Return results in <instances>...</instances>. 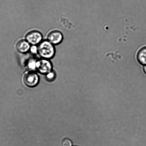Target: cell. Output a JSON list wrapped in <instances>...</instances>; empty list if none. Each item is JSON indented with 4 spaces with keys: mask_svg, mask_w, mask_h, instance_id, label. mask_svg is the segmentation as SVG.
I'll use <instances>...</instances> for the list:
<instances>
[{
    "mask_svg": "<svg viewBox=\"0 0 146 146\" xmlns=\"http://www.w3.org/2000/svg\"><path fill=\"white\" fill-rule=\"evenodd\" d=\"M25 39L30 44L36 45L42 42V35L38 31H32L27 34Z\"/></svg>",
    "mask_w": 146,
    "mask_h": 146,
    "instance_id": "obj_3",
    "label": "cell"
},
{
    "mask_svg": "<svg viewBox=\"0 0 146 146\" xmlns=\"http://www.w3.org/2000/svg\"></svg>",
    "mask_w": 146,
    "mask_h": 146,
    "instance_id": "obj_13",
    "label": "cell"
},
{
    "mask_svg": "<svg viewBox=\"0 0 146 146\" xmlns=\"http://www.w3.org/2000/svg\"><path fill=\"white\" fill-rule=\"evenodd\" d=\"M62 146H72L71 140L68 139H65L62 141Z\"/></svg>",
    "mask_w": 146,
    "mask_h": 146,
    "instance_id": "obj_9",
    "label": "cell"
},
{
    "mask_svg": "<svg viewBox=\"0 0 146 146\" xmlns=\"http://www.w3.org/2000/svg\"><path fill=\"white\" fill-rule=\"evenodd\" d=\"M38 53L42 58L51 59L55 54L54 46L48 40L42 41L38 45Z\"/></svg>",
    "mask_w": 146,
    "mask_h": 146,
    "instance_id": "obj_1",
    "label": "cell"
},
{
    "mask_svg": "<svg viewBox=\"0 0 146 146\" xmlns=\"http://www.w3.org/2000/svg\"><path fill=\"white\" fill-rule=\"evenodd\" d=\"M63 39L62 33L59 31H52L49 34L47 37L48 40L53 45L58 44L61 42Z\"/></svg>",
    "mask_w": 146,
    "mask_h": 146,
    "instance_id": "obj_5",
    "label": "cell"
},
{
    "mask_svg": "<svg viewBox=\"0 0 146 146\" xmlns=\"http://www.w3.org/2000/svg\"><path fill=\"white\" fill-rule=\"evenodd\" d=\"M55 75L53 72H49L47 74V78L49 79V80H53L54 78Z\"/></svg>",
    "mask_w": 146,
    "mask_h": 146,
    "instance_id": "obj_11",
    "label": "cell"
},
{
    "mask_svg": "<svg viewBox=\"0 0 146 146\" xmlns=\"http://www.w3.org/2000/svg\"><path fill=\"white\" fill-rule=\"evenodd\" d=\"M16 47L18 52L21 53H26L30 49V44L26 40H21L17 43Z\"/></svg>",
    "mask_w": 146,
    "mask_h": 146,
    "instance_id": "obj_6",
    "label": "cell"
},
{
    "mask_svg": "<svg viewBox=\"0 0 146 146\" xmlns=\"http://www.w3.org/2000/svg\"><path fill=\"white\" fill-rule=\"evenodd\" d=\"M52 64L47 59L42 58L36 60V69L39 73L45 74L51 72Z\"/></svg>",
    "mask_w": 146,
    "mask_h": 146,
    "instance_id": "obj_2",
    "label": "cell"
},
{
    "mask_svg": "<svg viewBox=\"0 0 146 146\" xmlns=\"http://www.w3.org/2000/svg\"><path fill=\"white\" fill-rule=\"evenodd\" d=\"M143 70L146 74V65H144L143 67Z\"/></svg>",
    "mask_w": 146,
    "mask_h": 146,
    "instance_id": "obj_12",
    "label": "cell"
},
{
    "mask_svg": "<svg viewBox=\"0 0 146 146\" xmlns=\"http://www.w3.org/2000/svg\"><path fill=\"white\" fill-rule=\"evenodd\" d=\"M137 59L139 63L142 65H146V46L144 47L139 51Z\"/></svg>",
    "mask_w": 146,
    "mask_h": 146,
    "instance_id": "obj_7",
    "label": "cell"
},
{
    "mask_svg": "<svg viewBox=\"0 0 146 146\" xmlns=\"http://www.w3.org/2000/svg\"><path fill=\"white\" fill-rule=\"evenodd\" d=\"M29 50L31 53L34 54H36L38 53V47L36 45H32V46H31Z\"/></svg>",
    "mask_w": 146,
    "mask_h": 146,
    "instance_id": "obj_10",
    "label": "cell"
},
{
    "mask_svg": "<svg viewBox=\"0 0 146 146\" xmlns=\"http://www.w3.org/2000/svg\"><path fill=\"white\" fill-rule=\"evenodd\" d=\"M36 62L34 59H31L28 62L27 66L28 68L31 70H34L36 69Z\"/></svg>",
    "mask_w": 146,
    "mask_h": 146,
    "instance_id": "obj_8",
    "label": "cell"
},
{
    "mask_svg": "<svg viewBox=\"0 0 146 146\" xmlns=\"http://www.w3.org/2000/svg\"><path fill=\"white\" fill-rule=\"evenodd\" d=\"M39 77L35 72H30L25 75L24 78V82L26 86L29 87H34L38 84Z\"/></svg>",
    "mask_w": 146,
    "mask_h": 146,
    "instance_id": "obj_4",
    "label": "cell"
}]
</instances>
